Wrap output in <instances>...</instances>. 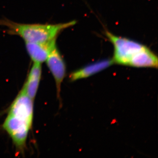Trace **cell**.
Masks as SVG:
<instances>
[{"mask_svg": "<svg viewBox=\"0 0 158 158\" xmlns=\"http://www.w3.org/2000/svg\"><path fill=\"white\" fill-rule=\"evenodd\" d=\"M75 23V21H72L56 24H23L6 19H0V25L7 28L8 34L17 35L25 42L30 43H43L56 39L61 31Z\"/></svg>", "mask_w": 158, "mask_h": 158, "instance_id": "7a4b0ae2", "label": "cell"}, {"mask_svg": "<svg viewBox=\"0 0 158 158\" xmlns=\"http://www.w3.org/2000/svg\"><path fill=\"white\" fill-rule=\"evenodd\" d=\"M113 63L112 59H107L88 65L71 73L69 76V80L71 81H74L89 77L108 68Z\"/></svg>", "mask_w": 158, "mask_h": 158, "instance_id": "52a82bcc", "label": "cell"}, {"mask_svg": "<svg viewBox=\"0 0 158 158\" xmlns=\"http://www.w3.org/2000/svg\"><path fill=\"white\" fill-rule=\"evenodd\" d=\"M46 62L55 79L57 97L60 99L61 85L66 75V66L57 46L55 47L51 51Z\"/></svg>", "mask_w": 158, "mask_h": 158, "instance_id": "277c9868", "label": "cell"}, {"mask_svg": "<svg viewBox=\"0 0 158 158\" xmlns=\"http://www.w3.org/2000/svg\"><path fill=\"white\" fill-rule=\"evenodd\" d=\"M41 64L34 62L29 73L27 81L22 89L33 101H34L37 94L41 79Z\"/></svg>", "mask_w": 158, "mask_h": 158, "instance_id": "8992f818", "label": "cell"}, {"mask_svg": "<svg viewBox=\"0 0 158 158\" xmlns=\"http://www.w3.org/2000/svg\"><path fill=\"white\" fill-rule=\"evenodd\" d=\"M33 102L22 90L11 104L3 124L4 129L20 150L23 151L33 123Z\"/></svg>", "mask_w": 158, "mask_h": 158, "instance_id": "6da1fadb", "label": "cell"}, {"mask_svg": "<svg viewBox=\"0 0 158 158\" xmlns=\"http://www.w3.org/2000/svg\"><path fill=\"white\" fill-rule=\"evenodd\" d=\"M158 63L157 56L147 47L132 59L129 66L155 68H157Z\"/></svg>", "mask_w": 158, "mask_h": 158, "instance_id": "ba28073f", "label": "cell"}, {"mask_svg": "<svg viewBox=\"0 0 158 158\" xmlns=\"http://www.w3.org/2000/svg\"><path fill=\"white\" fill-rule=\"evenodd\" d=\"M106 34L114 46V56L112 59L113 63L129 66L131 59L147 47L131 40L117 37L109 32Z\"/></svg>", "mask_w": 158, "mask_h": 158, "instance_id": "3957f363", "label": "cell"}, {"mask_svg": "<svg viewBox=\"0 0 158 158\" xmlns=\"http://www.w3.org/2000/svg\"><path fill=\"white\" fill-rule=\"evenodd\" d=\"M56 40L43 43L25 42L26 49L32 61L40 64L45 62L51 51L56 46Z\"/></svg>", "mask_w": 158, "mask_h": 158, "instance_id": "5b68a950", "label": "cell"}]
</instances>
